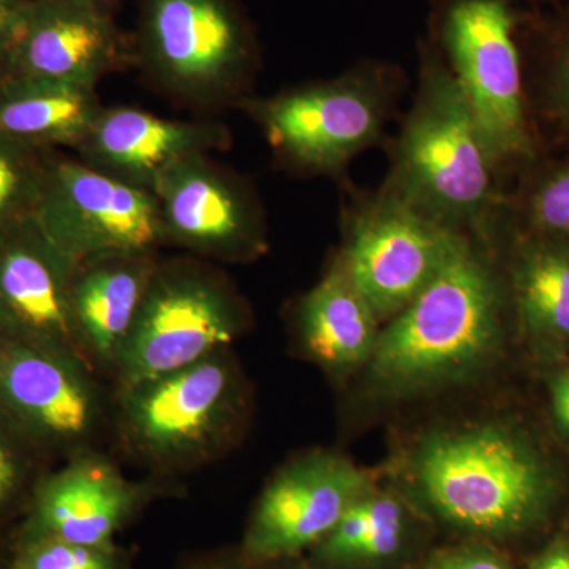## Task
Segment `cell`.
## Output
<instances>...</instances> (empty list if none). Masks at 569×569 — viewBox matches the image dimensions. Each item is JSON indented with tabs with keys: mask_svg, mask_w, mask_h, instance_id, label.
Here are the masks:
<instances>
[{
	"mask_svg": "<svg viewBox=\"0 0 569 569\" xmlns=\"http://www.w3.org/2000/svg\"><path fill=\"white\" fill-rule=\"evenodd\" d=\"M130 557L118 545L81 546L56 538L11 539L2 569H129Z\"/></svg>",
	"mask_w": 569,
	"mask_h": 569,
	"instance_id": "484cf974",
	"label": "cell"
},
{
	"mask_svg": "<svg viewBox=\"0 0 569 569\" xmlns=\"http://www.w3.org/2000/svg\"><path fill=\"white\" fill-rule=\"evenodd\" d=\"M410 475L438 519L481 537L529 529L556 497L542 456L500 425L429 433L415 449Z\"/></svg>",
	"mask_w": 569,
	"mask_h": 569,
	"instance_id": "3957f363",
	"label": "cell"
},
{
	"mask_svg": "<svg viewBox=\"0 0 569 569\" xmlns=\"http://www.w3.org/2000/svg\"><path fill=\"white\" fill-rule=\"evenodd\" d=\"M505 224L515 241L511 293L520 326L539 342H565L569 339L568 242L519 230L507 212Z\"/></svg>",
	"mask_w": 569,
	"mask_h": 569,
	"instance_id": "7402d4cb",
	"label": "cell"
},
{
	"mask_svg": "<svg viewBox=\"0 0 569 569\" xmlns=\"http://www.w3.org/2000/svg\"><path fill=\"white\" fill-rule=\"evenodd\" d=\"M54 152L0 134V228L32 216Z\"/></svg>",
	"mask_w": 569,
	"mask_h": 569,
	"instance_id": "d4e9b609",
	"label": "cell"
},
{
	"mask_svg": "<svg viewBox=\"0 0 569 569\" xmlns=\"http://www.w3.org/2000/svg\"><path fill=\"white\" fill-rule=\"evenodd\" d=\"M230 142V130L220 122L171 121L140 108L103 107L77 152L93 170L152 192L171 164Z\"/></svg>",
	"mask_w": 569,
	"mask_h": 569,
	"instance_id": "e0dca14e",
	"label": "cell"
},
{
	"mask_svg": "<svg viewBox=\"0 0 569 569\" xmlns=\"http://www.w3.org/2000/svg\"><path fill=\"white\" fill-rule=\"evenodd\" d=\"M247 326L244 302L200 258L159 261L111 381L130 387L231 348Z\"/></svg>",
	"mask_w": 569,
	"mask_h": 569,
	"instance_id": "ba28073f",
	"label": "cell"
},
{
	"mask_svg": "<svg viewBox=\"0 0 569 569\" xmlns=\"http://www.w3.org/2000/svg\"><path fill=\"white\" fill-rule=\"evenodd\" d=\"M269 563H254L244 559L241 553L238 556H206L192 560L183 569H268Z\"/></svg>",
	"mask_w": 569,
	"mask_h": 569,
	"instance_id": "f546056e",
	"label": "cell"
},
{
	"mask_svg": "<svg viewBox=\"0 0 569 569\" xmlns=\"http://www.w3.org/2000/svg\"><path fill=\"white\" fill-rule=\"evenodd\" d=\"M407 88L397 63L366 59L337 77L238 103L260 127L277 162L305 176H342L387 134Z\"/></svg>",
	"mask_w": 569,
	"mask_h": 569,
	"instance_id": "5b68a950",
	"label": "cell"
},
{
	"mask_svg": "<svg viewBox=\"0 0 569 569\" xmlns=\"http://www.w3.org/2000/svg\"><path fill=\"white\" fill-rule=\"evenodd\" d=\"M552 406L557 421L569 432V372L561 376L553 385Z\"/></svg>",
	"mask_w": 569,
	"mask_h": 569,
	"instance_id": "1f68e13d",
	"label": "cell"
},
{
	"mask_svg": "<svg viewBox=\"0 0 569 569\" xmlns=\"http://www.w3.org/2000/svg\"><path fill=\"white\" fill-rule=\"evenodd\" d=\"M406 530L402 503L373 490L347 509L331 533L318 542L313 556L323 565L389 559L402 546Z\"/></svg>",
	"mask_w": 569,
	"mask_h": 569,
	"instance_id": "603a6c76",
	"label": "cell"
},
{
	"mask_svg": "<svg viewBox=\"0 0 569 569\" xmlns=\"http://www.w3.org/2000/svg\"><path fill=\"white\" fill-rule=\"evenodd\" d=\"M507 216L519 230L569 244V156L539 153L523 167L509 187Z\"/></svg>",
	"mask_w": 569,
	"mask_h": 569,
	"instance_id": "cb8c5ba5",
	"label": "cell"
},
{
	"mask_svg": "<svg viewBox=\"0 0 569 569\" xmlns=\"http://www.w3.org/2000/svg\"><path fill=\"white\" fill-rule=\"evenodd\" d=\"M132 62V37L97 0H29L10 74L96 89Z\"/></svg>",
	"mask_w": 569,
	"mask_h": 569,
	"instance_id": "2e32d148",
	"label": "cell"
},
{
	"mask_svg": "<svg viewBox=\"0 0 569 569\" xmlns=\"http://www.w3.org/2000/svg\"><path fill=\"white\" fill-rule=\"evenodd\" d=\"M373 490L372 477L342 456L320 449L299 456L266 485L239 553L254 563H277L316 548Z\"/></svg>",
	"mask_w": 569,
	"mask_h": 569,
	"instance_id": "7c38bea8",
	"label": "cell"
},
{
	"mask_svg": "<svg viewBox=\"0 0 569 569\" xmlns=\"http://www.w3.org/2000/svg\"><path fill=\"white\" fill-rule=\"evenodd\" d=\"M0 569H2V565H0Z\"/></svg>",
	"mask_w": 569,
	"mask_h": 569,
	"instance_id": "e575fe53",
	"label": "cell"
},
{
	"mask_svg": "<svg viewBox=\"0 0 569 569\" xmlns=\"http://www.w3.org/2000/svg\"><path fill=\"white\" fill-rule=\"evenodd\" d=\"M29 0H0V81L9 77Z\"/></svg>",
	"mask_w": 569,
	"mask_h": 569,
	"instance_id": "83f0119b",
	"label": "cell"
},
{
	"mask_svg": "<svg viewBox=\"0 0 569 569\" xmlns=\"http://www.w3.org/2000/svg\"><path fill=\"white\" fill-rule=\"evenodd\" d=\"M77 268L33 213L0 228V340L86 361L71 317Z\"/></svg>",
	"mask_w": 569,
	"mask_h": 569,
	"instance_id": "9a60e30c",
	"label": "cell"
},
{
	"mask_svg": "<svg viewBox=\"0 0 569 569\" xmlns=\"http://www.w3.org/2000/svg\"><path fill=\"white\" fill-rule=\"evenodd\" d=\"M33 219L78 264L151 254L167 244L156 194L56 153Z\"/></svg>",
	"mask_w": 569,
	"mask_h": 569,
	"instance_id": "8fae6325",
	"label": "cell"
},
{
	"mask_svg": "<svg viewBox=\"0 0 569 569\" xmlns=\"http://www.w3.org/2000/svg\"><path fill=\"white\" fill-rule=\"evenodd\" d=\"M295 323L305 353L332 373L367 365L381 331L372 307L337 260L299 299Z\"/></svg>",
	"mask_w": 569,
	"mask_h": 569,
	"instance_id": "d6986e66",
	"label": "cell"
},
{
	"mask_svg": "<svg viewBox=\"0 0 569 569\" xmlns=\"http://www.w3.org/2000/svg\"><path fill=\"white\" fill-rule=\"evenodd\" d=\"M519 41L539 151L569 156V6L526 3Z\"/></svg>",
	"mask_w": 569,
	"mask_h": 569,
	"instance_id": "ffe728a7",
	"label": "cell"
},
{
	"mask_svg": "<svg viewBox=\"0 0 569 569\" xmlns=\"http://www.w3.org/2000/svg\"><path fill=\"white\" fill-rule=\"evenodd\" d=\"M167 244L208 260H253L266 250L263 206L252 187L209 159L194 153L171 164L157 179Z\"/></svg>",
	"mask_w": 569,
	"mask_h": 569,
	"instance_id": "5bb4252c",
	"label": "cell"
},
{
	"mask_svg": "<svg viewBox=\"0 0 569 569\" xmlns=\"http://www.w3.org/2000/svg\"><path fill=\"white\" fill-rule=\"evenodd\" d=\"M43 458L0 413V520L24 508L41 475Z\"/></svg>",
	"mask_w": 569,
	"mask_h": 569,
	"instance_id": "4316f807",
	"label": "cell"
},
{
	"mask_svg": "<svg viewBox=\"0 0 569 569\" xmlns=\"http://www.w3.org/2000/svg\"><path fill=\"white\" fill-rule=\"evenodd\" d=\"M247 392L231 348L174 372L112 389L116 447L170 481L227 455L242 432Z\"/></svg>",
	"mask_w": 569,
	"mask_h": 569,
	"instance_id": "277c9868",
	"label": "cell"
},
{
	"mask_svg": "<svg viewBox=\"0 0 569 569\" xmlns=\"http://www.w3.org/2000/svg\"><path fill=\"white\" fill-rule=\"evenodd\" d=\"M492 242L463 236L425 290L388 320L367 362L380 391L441 387L470 376L496 353L507 293L489 260Z\"/></svg>",
	"mask_w": 569,
	"mask_h": 569,
	"instance_id": "7a4b0ae2",
	"label": "cell"
},
{
	"mask_svg": "<svg viewBox=\"0 0 569 569\" xmlns=\"http://www.w3.org/2000/svg\"><path fill=\"white\" fill-rule=\"evenodd\" d=\"M529 569H569V538L556 539Z\"/></svg>",
	"mask_w": 569,
	"mask_h": 569,
	"instance_id": "4dcf8cb0",
	"label": "cell"
},
{
	"mask_svg": "<svg viewBox=\"0 0 569 569\" xmlns=\"http://www.w3.org/2000/svg\"><path fill=\"white\" fill-rule=\"evenodd\" d=\"M413 100L389 142L385 189L458 233L492 239L511 183L497 167L473 111L432 41H418Z\"/></svg>",
	"mask_w": 569,
	"mask_h": 569,
	"instance_id": "6da1fadb",
	"label": "cell"
},
{
	"mask_svg": "<svg viewBox=\"0 0 569 569\" xmlns=\"http://www.w3.org/2000/svg\"><path fill=\"white\" fill-rule=\"evenodd\" d=\"M97 2H99L104 10L114 14V10L118 9L119 2H121V0H97Z\"/></svg>",
	"mask_w": 569,
	"mask_h": 569,
	"instance_id": "836d02e7",
	"label": "cell"
},
{
	"mask_svg": "<svg viewBox=\"0 0 569 569\" xmlns=\"http://www.w3.org/2000/svg\"><path fill=\"white\" fill-rule=\"evenodd\" d=\"M102 108L96 89L17 74L0 81V134L47 151H77Z\"/></svg>",
	"mask_w": 569,
	"mask_h": 569,
	"instance_id": "44dd1931",
	"label": "cell"
},
{
	"mask_svg": "<svg viewBox=\"0 0 569 569\" xmlns=\"http://www.w3.org/2000/svg\"><path fill=\"white\" fill-rule=\"evenodd\" d=\"M425 569H509L493 550L481 546H463L441 550L427 561Z\"/></svg>",
	"mask_w": 569,
	"mask_h": 569,
	"instance_id": "f1b7e54d",
	"label": "cell"
},
{
	"mask_svg": "<svg viewBox=\"0 0 569 569\" xmlns=\"http://www.w3.org/2000/svg\"><path fill=\"white\" fill-rule=\"evenodd\" d=\"M100 380L74 356L0 340V413L44 460L99 448L111 422Z\"/></svg>",
	"mask_w": 569,
	"mask_h": 569,
	"instance_id": "30bf717a",
	"label": "cell"
},
{
	"mask_svg": "<svg viewBox=\"0 0 569 569\" xmlns=\"http://www.w3.org/2000/svg\"><path fill=\"white\" fill-rule=\"evenodd\" d=\"M463 236L381 186L348 206L336 260L378 320H391L425 290Z\"/></svg>",
	"mask_w": 569,
	"mask_h": 569,
	"instance_id": "9c48e42d",
	"label": "cell"
},
{
	"mask_svg": "<svg viewBox=\"0 0 569 569\" xmlns=\"http://www.w3.org/2000/svg\"><path fill=\"white\" fill-rule=\"evenodd\" d=\"M531 7H542V9H549V7H567L569 0H526Z\"/></svg>",
	"mask_w": 569,
	"mask_h": 569,
	"instance_id": "d6a6232c",
	"label": "cell"
},
{
	"mask_svg": "<svg viewBox=\"0 0 569 569\" xmlns=\"http://www.w3.org/2000/svg\"><path fill=\"white\" fill-rule=\"evenodd\" d=\"M157 253L102 258L78 264L71 317L82 358L111 380L123 343L156 271Z\"/></svg>",
	"mask_w": 569,
	"mask_h": 569,
	"instance_id": "ac0fdd59",
	"label": "cell"
},
{
	"mask_svg": "<svg viewBox=\"0 0 569 569\" xmlns=\"http://www.w3.org/2000/svg\"><path fill=\"white\" fill-rule=\"evenodd\" d=\"M132 43L156 84L197 107L244 100L260 62L238 0H141Z\"/></svg>",
	"mask_w": 569,
	"mask_h": 569,
	"instance_id": "52a82bcc",
	"label": "cell"
},
{
	"mask_svg": "<svg viewBox=\"0 0 569 569\" xmlns=\"http://www.w3.org/2000/svg\"><path fill=\"white\" fill-rule=\"evenodd\" d=\"M427 39L466 96L497 167L508 179L539 146L527 102L519 28L526 0H425Z\"/></svg>",
	"mask_w": 569,
	"mask_h": 569,
	"instance_id": "8992f818",
	"label": "cell"
},
{
	"mask_svg": "<svg viewBox=\"0 0 569 569\" xmlns=\"http://www.w3.org/2000/svg\"><path fill=\"white\" fill-rule=\"evenodd\" d=\"M170 492L164 479L134 481L100 448L63 460L33 486L14 535L110 546L156 498Z\"/></svg>",
	"mask_w": 569,
	"mask_h": 569,
	"instance_id": "4fadbf2b",
	"label": "cell"
}]
</instances>
